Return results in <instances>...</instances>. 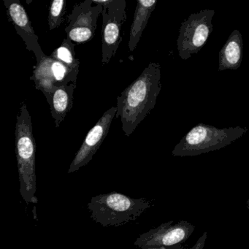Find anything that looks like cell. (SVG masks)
I'll list each match as a JSON object with an SVG mask.
<instances>
[{
    "instance_id": "cell-4",
    "label": "cell",
    "mask_w": 249,
    "mask_h": 249,
    "mask_svg": "<svg viewBox=\"0 0 249 249\" xmlns=\"http://www.w3.org/2000/svg\"><path fill=\"white\" fill-rule=\"evenodd\" d=\"M247 132L246 127L218 129L198 124L180 140L172 154L174 157H194L216 151L232 143Z\"/></svg>"
},
{
    "instance_id": "cell-6",
    "label": "cell",
    "mask_w": 249,
    "mask_h": 249,
    "mask_svg": "<svg viewBox=\"0 0 249 249\" xmlns=\"http://www.w3.org/2000/svg\"><path fill=\"white\" fill-rule=\"evenodd\" d=\"M125 0H108L102 13V64L107 65L116 56L122 41V27L126 20Z\"/></svg>"
},
{
    "instance_id": "cell-15",
    "label": "cell",
    "mask_w": 249,
    "mask_h": 249,
    "mask_svg": "<svg viewBox=\"0 0 249 249\" xmlns=\"http://www.w3.org/2000/svg\"><path fill=\"white\" fill-rule=\"evenodd\" d=\"M75 45L68 37L62 41V44L53 51L51 56L62 62L72 71H79L80 62L75 52Z\"/></svg>"
},
{
    "instance_id": "cell-19",
    "label": "cell",
    "mask_w": 249,
    "mask_h": 249,
    "mask_svg": "<svg viewBox=\"0 0 249 249\" xmlns=\"http://www.w3.org/2000/svg\"><path fill=\"white\" fill-rule=\"evenodd\" d=\"M246 208H247L248 211H249V197L247 199V202H246Z\"/></svg>"
},
{
    "instance_id": "cell-17",
    "label": "cell",
    "mask_w": 249,
    "mask_h": 249,
    "mask_svg": "<svg viewBox=\"0 0 249 249\" xmlns=\"http://www.w3.org/2000/svg\"><path fill=\"white\" fill-rule=\"evenodd\" d=\"M207 238H208V232L204 231L203 234L199 237L196 243L189 249H203Z\"/></svg>"
},
{
    "instance_id": "cell-16",
    "label": "cell",
    "mask_w": 249,
    "mask_h": 249,
    "mask_svg": "<svg viewBox=\"0 0 249 249\" xmlns=\"http://www.w3.org/2000/svg\"><path fill=\"white\" fill-rule=\"evenodd\" d=\"M66 0H53L51 2L48 17L49 30H55L62 24L66 14Z\"/></svg>"
},
{
    "instance_id": "cell-1",
    "label": "cell",
    "mask_w": 249,
    "mask_h": 249,
    "mask_svg": "<svg viewBox=\"0 0 249 249\" xmlns=\"http://www.w3.org/2000/svg\"><path fill=\"white\" fill-rule=\"evenodd\" d=\"M161 89V65L151 62L117 97L116 118H120L126 136H130L152 111Z\"/></svg>"
},
{
    "instance_id": "cell-14",
    "label": "cell",
    "mask_w": 249,
    "mask_h": 249,
    "mask_svg": "<svg viewBox=\"0 0 249 249\" xmlns=\"http://www.w3.org/2000/svg\"><path fill=\"white\" fill-rule=\"evenodd\" d=\"M76 83L58 87L52 95L50 108L56 128L60 126L67 114L71 111L73 105L74 91Z\"/></svg>"
},
{
    "instance_id": "cell-8",
    "label": "cell",
    "mask_w": 249,
    "mask_h": 249,
    "mask_svg": "<svg viewBox=\"0 0 249 249\" xmlns=\"http://www.w3.org/2000/svg\"><path fill=\"white\" fill-rule=\"evenodd\" d=\"M103 11V6L93 0H86L74 5L68 17L65 28L67 37L74 44H84L94 38L97 30V20Z\"/></svg>"
},
{
    "instance_id": "cell-12",
    "label": "cell",
    "mask_w": 249,
    "mask_h": 249,
    "mask_svg": "<svg viewBox=\"0 0 249 249\" xmlns=\"http://www.w3.org/2000/svg\"><path fill=\"white\" fill-rule=\"evenodd\" d=\"M243 41L241 33L234 30L221 48L218 56V71H236L241 66Z\"/></svg>"
},
{
    "instance_id": "cell-13",
    "label": "cell",
    "mask_w": 249,
    "mask_h": 249,
    "mask_svg": "<svg viewBox=\"0 0 249 249\" xmlns=\"http://www.w3.org/2000/svg\"><path fill=\"white\" fill-rule=\"evenodd\" d=\"M157 0H138L133 21L131 25L129 33V52L132 53L138 46L142 37V33L148 24V20L155 9Z\"/></svg>"
},
{
    "instance_id": "cell-11",
    "label": "cell",
    "mask_w": 249,
    "mask_h": 249,
    "mask_svg": "<svg viewBox=\"0 0 249 249\" xmlns=\"http://www.w3.org/2000/svg\"><path fill=\"white\" fill-rule=\"evenodd\" d=\"M8 18L17 30L18 36L25 43L27 50L36 55L37 63L46 56L38 43V37L32 27L28 15L19 0H4Z\"/></svg>"
},
{
    "instance_id": "cell-10",
    "label": "cell",
    "mask_w": 249,
    "mask_h": 249,
    "mask_svg": "<svg viewBox=\"0 0 249 249\" xmlns=\"http://www.w3.org/2000/svg\"><path fill=\"white\" fill-rule=\"evenodd\" d=\"M117 108L110 107L105 112L100 120L90 129L84 139L81 148H79L72 163L70 166L68 173H75L81 167L88 164L101 146L103 141L108 134L113 119L116 118Z\"/></svg>"
},
{
    "instance_id": "cell-18",
    "label": "cell",
    "mask_w": 249,
    "mask_h": 249,
    "mask_svg": "<svg viewBox=\"0 0 249 249\" xmlns=\"http://www.w3.org/2000/svg\"><path fill=\"white\" fill-rule=\"evenodd\" d=\"M141 249H183V247L180 245V246H173V247H151Z\"/></svg>"
},
{
    "instance_id": "cell-2",
    "label": "cell",
    "mask_w": 249,
    "mask_h": 249,
    "mask_svg": "<svg viewBox=\"0 0 249 249\" xmlns=\"http://www.w3.org/2000/svg\"><path fill=\"white\" fill-rule=\"evenodd\" d=\"M15 136L20 193L26 203L36 204L38 202L36 196V143L31 116L24 103L17 115Z\"/></svg>"
},
{
    "instance_id": "cell-7",
    "label": "cell",
    "mask_w": 249,
    "mask_h": 249,
    "mask_svg": "<svg viewBox=\"0 0 249 249\" xmlns=\"http://www.w3.org/2000/svg\"><path fill=\"white\" fill-rule=\"evenodd\" d=\"M78 72L70 69L62 62L46 56L36 64L30 80L34 81L36 87L44 94L50 104L52 95L58 87L76 83Z\"/></svg>"
},
{
    "instance_id": "cell-3",
    "label": "cell",
    "mask_w": 249,
    "mask_h": 249,
    "mask_svg": "<svg viewBox=\"0 0 249 249\" xmlns=\"http://www.w3.org/2000/svg\"><path fill=\"white\" fill-rule=\"evenodd\" d=\"M151 205L145 198L135 199L112 192L92 196L88 210L91 219L103 227H120L138 219Z\"/></svg>"
},
{
    "instance_id": "cell-9",
    "label": "cell",
    "mask_w": 249,
    "mask_h": 249,
    "mask_svg": "<svg viewBox=\"0 0 249 249\" xmlns=\"http://www.w3.org/2000/svg\"><path fill=\"white\" fill-rule=\"evenodd\" d=\"M195 230V225L184 220L176 224L171 220L141 234L134 244L140 249L180 246L190 237Z\"/></svg>"
},
{
    "instance_id": "cell-5",
    "label": "cell",
    "mask_w": 249,
    "mask_h": 249,
    "mask_svg": "<svg viewBox=\"0 0 249 249\" xmlns=\"http://www.w3.org/2000/svg\"><path fill=\"white\" fill-rule=\"evenodd\" d=\"M214 10H202L191 14L181 23L177 40V49L180 59L186 61L197 53L205 46L213 30Z\"/></svg>"
}]
</instances>
